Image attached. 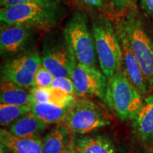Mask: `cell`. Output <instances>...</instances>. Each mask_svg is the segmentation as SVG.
Here are the masks:
<instances>
[{
    "mask_svg": "<svg viewBox=\"0 0 153 153\" xmlns=\"http://www.w3.org/2000/svg\"><path fill=\"white\" fill-rule=\"evenodd\" d=\"M54 78L53 74L41 64L35 74L33 87H51Z\"/></svg>",
    "mask_w": 153,
    "mask_h": 153,
    "instance_id": "21",
    "label": "cell"
},
{
    "mask_svg": "<svg viewBox=\"0 0 153 153\" xmlns=\"http://www.w3.org/2000/svg\"><path fill=\"white\" fill-rule=\"evenodd\" d=\"M132 51L142 69L151 91H153V26L147 14L136 7L120 19Z\"/></svg>",
    "mask_w": 153,
    "mask_h": 153,
    "instance_id": "2",
    "label": "cell"
},
{
    "mask_svg": "<svg viewBox=\"0 0 153 153\" xmlns=\"http://www.w3.org/2000/svg\"><path fill=\"white\" fill-rule=\"evenodd\" d=\"M70 135L62 124H57L44 136L42 153H60L71 140Z\"/></svg>",
    "mask_w": 153,
    "mask_h": 153,
    "instance_id": "18",
    "label": "cell"
},
{
    "mask_svg": "<svg viewBox=\"0 0 153 153\" xmlns=\"http://www.w3.org/2000/svg\"><path fill=\"white\" fill-rule=\"evenodd\" d=\"M71 78L78 97H97L105 101L108 77L96 67L76 63Z\"/></svg>",
    "mask_w": 153,
    "mask_h": 153,
    "instance_id": "10",
    "label": "cell"
},
{
    "mask_svg": "<svg viewBox=\"0 0 153 153\" xmlns=\"http://www.w3.org/2000/svg\"><path fill=\"white\" fill-rule=\"evenodd\" d=\"M49 90L51 93L50 102L60 106H70L78 97V96L69 93L60 88L51 87H49Z\"/></svg>",
    "mask_w": 153,
    "mask_h": 153,
    "instance_id": "20",
    "label": "cell"
},
{
    "mask_svg": "<svg viewBox=\"0 0 153 153\" xmlns=\"http://www.w3.org/2000/svg\"><path fill=\"white\" fill-rule=\"evenodd\" d=\"M73 141H74V136L72 135V138L70 140V141L69 143L67 145V146L63 149L62 152L60 153H72V150L73 148Z\"/></svg>",
    "mask_w": 153,
    "mask_h": 153,
    "instance_id": "28",
    "label": "cell"
},
{
    "mask_svg": "<svg viewBox=\"0 0 153 153\" xmlns=\"http://www.w3.org/2000/svg\"><path fill=\"white\" fill-rule=\"evenodd\" d=\"M30 112L29 105H14L1 103L0 125L3 127L11 125L24 115Z\"/></svg>",
    "mask_w": 153,
    "mask_h": 153,
    "instance_id": "19",
    "label": "cell"
},
{
    "mask_svg": "<svg viewBox=\"0 0 153 153\" xmlns=\"http://www.w3.org/2000/svg\"><path fill=\"white\" fill-rule=\"evenodd\" d=\"M74 148L78 153H116L113 141L104 135H74Z\"/></svg>",
    "mask_w": 153,
    "mask_h": 153,
    "instance_id": "14",
    "label": "cell"
},
{
    "mask_svg": "<svg viewBox=\"0 0 153 153\" xmlns=\"http://www.w3.org/2000/svg\"><path fill=\"white\" fill-rule=\"evenodd\" d=\"M150 145L151 149H152V152H153V139H152V140L151 141V143H150Z\"/></svg>",
    "mask_w": 153,
    "mask_h": 153,
    "instance_id": "31",
    "label": "cell"
},
{
    "mask_svg": "<svg viewBox=\"0 0 153 153\" xmlns=\"http://www.w3.org/2000/svg\"><path fill=\"white\" fill-rule=\"evenodd\" d=\"M0 143L9 153H42L43 140L41 137H19L9 130L1 128Z\"/></svg>",
    "mask_w": 153,
    "mask_h": 153,
    "instance_id": "13",
    "label": "cell"
},
{
    "mask_svg": "<svg viewBox=\"0 0 153 153\" xmlns=\"http://www.w3.org/2000/svg\"><path fill=\"white\" fill-rule=\"evenodd\" d=\"M72 153H78L77 152H76V150L74 148V141H73V148H72Z\"/></svg>",
    "mask_w": 153,
    "mask_h": 153,
    "instance_id": "30",
    "label": "cell"
},
{
    "mask_svg": "<svg viewBox=\"0 0 153 153\" xmlns=\"http://www.w3.org/2000/svg\"><path fill=\"white\" fill-rule=\"evenodd\" d=\"M31 101L30 91L18 84L1 79L0 102L14 105H29Z\"/></svg>",
    "mask_w": 153,
    "mask_h": 153,
    "instance_id": "17",
    "label": "cell"
},
{
    "mask_svg": "<svg viewBox=\"0 0 153 153\" xmlns=\"http://www.w3.org/2000/svg\"><path fill=\"white\" fill-rule=\"evenodd\" d=\"M48 125V124L30 111L10 125L9 131L19 137H40V135L47 128Z\"/></svg>",
    "mask_w": 153,
    "mask_h": 153,
    "instance_id": "15",
    "label": "cell"
},
{
    "mask_svg": "<svg viewBox=\"0 0 153 153\" xmlns=\"http://www.w3.org/2000/svg\"><path fill=\"white\" fill-rule=\"evenodd\" d=\"M132 128L140 140L150 145L153 139V94L144 98L143 104L132 120Z\"/></svg>",
    "mask_w": 153,
    "mask_h": 153,
    "instance_id": "12",
    "label": "cell"
},
{
    "mask_svg": "<svg viewBox=\"0 0 153 153\" xmlns=\"http://www.w3.org/2000/svg\"><path fill=\"white\" fill-rule=\"evenodd\" d=\"M65 12L62 0H33L4 7L0 21L6 24H24L39 30H49L60 22Z\"/></svg>",
    "mask_w": 153,
    "mask_h": 153,
    "instance_id": "1",
    "label": "cell"
},
{
    "mask_svg": "<svg viewBox=\"0 0 153 153\" xmlns=\"http://www.w3.org/2000/svg\"><path fill=\"white\" fill-rule=\"evenodd\" d=\"M112 10L118 15H125L135 8L137 0H107Z\"/></svg>",
    "mask_w": 153,
    "mask_h": 153,
    "instance_id": "22",
    "label": "cell"
},
{
    "mask_svg": "<svg viewBox=\"0 0 153 153\" xmlns=\"http://www.w3.org/2000/svg\"><path fill=\"white\" fill-rule=\"evenodd\" d=\"M51 87L60 88L68 92L76 95L75 86L71 77L69 76H59L55 77L53 79ZM77 96V95H76Z\"/></svg>",
    "mask_w": 153,
    "mask_h": 153,
    "instance_id": "24",
    "label": "cell"
},
{
    "mask_svg": "<svg viewBox=\"0 0 153 153\" xmlns=\"http://www.w3.org/2000/svg\"><path fill=\"white\" fill-rule=\"evenodd\" d=\"M63 35L76 62L97 68V57L92 29L83 10L76 9L67 21Z\"/></svg>",
    "mask_w": 153,
    "mask_h": 153,
    "instance_id": "4",
    "label": "cell"
},
{
    "mask_svg": "<svg viewBox=\"0 0 153 153\" xmlns=\"http://www.w3.org/2000/svg\"><path fill=\"white\" fill-rule=\"evenodd\" d=\"M143 98L123 69L108 78L105 101L120 121L133 120L143 104Z\"/></svg>",
    "mask_w": 153,
    "mask_h": 153,
    "instance_id": "5",
    "label": "cell"
},
{
    "mask_svg": "<svg viewBox=\"0 0 153 153\" xmlns=\"http://www.w3.org/2000/svg\"><path fill=\"white\" fill-rule=\"evenodd\" d=\"M60 124L72 135H86L109 126L111 120L99 105L85 97H78Z\"/></svg>",
    "mask_w": 153,
    "mask_h": 153,
    "instance_id": "6",
    "label": "cell"
},
{
    "mask_svg": "<svg viewBox=\"0 0 153 153\" xmlns=\"http://www.w3.org/2000/svg\"><path fill=\"white\" fill-rule=\"evenodd\" d=\"M30 1H33V0H0V4H1V8H4V7L21 4L28 2Z\"/></svg>",
    "mask_w": 153,
    "mask_h": 153,
    "instance_id": "27",
    "label": "cell"
},
{
    "mask_svg": "<svg viewBox=\"0 0 153 153\" xmlns=\"http://www.w3.org/2000/svg\"><path fill=\"white\" fill-rule=\"evenodd\" d=\"M140 5L145 14L153 20V0H140Z\"/></svg>",
    "mask_w": 153,
    "mask_h": 153,
    "instance_id": "26",
    "label": "cell"
},
{
    "mask_svg": "<svg viewBox=\"0 0 153 153\" xmlns=\"http://www.w3.org/2000/svg\"><path fill=\"white\" fill-rule=\"evenodd\" d=\"M29 106L30 111L48 125L62 123L70 108V106H60L51 102L36 103L31 101Z\"/></svg>",
    "mask_w": 153,
    "mask_h": 153,
    "instance_id": "16",
    "label": "cell"
},
{
    "mask_svg": "<svg viewBox=\"0 0 153 153\" xmlns=\"http://www.w3.org/2000/svg\"><path fill=\"white\" fill-rule=\"evenodd\" d=\"M96 51L101 71L109 78L122 69V51L115 26L103 14L93 19L91 24Z\"/></svg>",
    "mask_w": 153,
    "mask_h": 153,
    "instance_id": "3",
    "label": "cell"
},
{
    "mask_svg": "<svg viewBox=\"0 0 153 153\" xmlns=\"http://www.w3.org/2000/svg\"><path fill=\"white\" fill-rule=\"evenodd\" d=\"M29 91L31 96V101L36 103H46L51 101L49 88L32 87Z\"/></svg>",
    "mask_w": 153,
    "mask_h": 153,
    "instance_id": "23",
    "label": "cell"
},
{
    "mask_svg": "<svg viewBox=\"0 0 153 153\" xmlns=\"http://www.w3.org/2000/svg\"><path fill=\"white\" fill-rule=\"evenodd\" d=\"M75 1L89 8L100 11L104 10L106 8L107 5V0H75Z\"/></svg>",
    "mask_w": 153,
    "mask_h": 153,
    "instance_id": "25",
    "label": "cell"
},
{
    "mask_svg": "<svg viewBox=\"0 0 153 153\" xmlns=\"http://www.w3.org/2000/svg\"><path fill=\"white\" fill-rule=\"evenodd\" d=\"M42 65L55 77H71L76 60L69 48L64 35L52 33L43 42L41 55Z\"/></svg>",
    "mask_w": 153,
    "mask_h": 153,
    "instance_id": "7",
    "label": "cell"
},
{
    "mask_svg": "<svg viewBox=\"0 0 153 153\" xmlns=\"http://www.w3.org/2000/svg\"><path fill=\"white\" fill-rule=\"evenodd\" d=\"M115 28L119 40L122 51V69L125 72L130 82L143 97L150 94L151 89L145 79L142 69L130 45L127 33L122 24L120 19L114 23Z\"/></svg>",
    "mask_w": 153,
    "mask_h": 153,
    "instance_id": "11",
    "label": "cell"
},
{
    "mask_svg": "<svg viewBox=\"0 0 153 153\" xmlns=\"http://www.w3.org/2000/svg\"><path fill=\"white\" fill-rule=\"evenodd\" d=\"M41 64V57L33 51L7 59L1 65V79L30 88L33 87L35 74Z\"/></svg>",
    "mask_w": 153,
    "mask_h": 153,
    "instance_id": "9",
    "label": "cell"
},
{
    "mask_svg": "<svg viewBox=\"0 0 153 153\" xmlns=\"http://www.w3.org/2000/svg\"><path fill=\"white\" fill-rule=\"evenodd\" d=\"M1 153H7V150L2 146H1Z\"/></svg>",
    "mask_w": 153,
    "mask_h": 153,
    "instance_id": "29",
    "label": "cell"
},
{
    "mask_svg": "<svg viewBox=\"0 0 153 153\" xmlns=\"http://www.w3.org/2000/svg\"><path fill=\"white\" fill-rule=\"evenodd\" d=\"M39 30L28 25L1 23L0 32L1 58L7 60L33 51Z\"/></svg>",
    "mask_w": 153,
    "mask_h": 153,
    "instance_id": "8",
    "label": "cell"
}]
</instances>
